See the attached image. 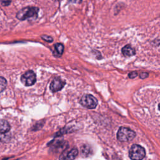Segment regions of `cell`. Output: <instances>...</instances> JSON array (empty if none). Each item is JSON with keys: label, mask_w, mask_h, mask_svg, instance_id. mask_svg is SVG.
<instances>
[{"label": "cell", "mask_w": 160, "mask_h": 160, "mask_svg": "<svg viewBox=\"0 0 160 160\" xmlns=\"http://www.w3.org/2000/svg\"><path fill=\"white\" fill-rule=\"evenodd\" d=\"M38 12L39 8L37 7H25L17 12L16 18L21 21H24L31 18H36Z\"/></svg>", "instance_id": "1"}, {"label": "cell", "mask_w": 160, "mask_h": 160, "mask_svg": "<svg viewBox=\"0 0 160 160\" xmlns=\"http://www.w3.org/2000/svg\"><path fill=\"white\" fill-rule=\"evenodd\" d=\"M136 136L134 131L131 129L122 126L121 127L117 133V138L121 142H128L132 140Z\"/></svg>", "instance_id": "2"}, {"label": "cell", "mask_w": 160, "mask_h": 160, "mask_svg": "<svg viewBox=\"0 0 160 160\" xmlns=\"http://www.w3.org/2000/svg\"><path fill=\"white\" fill-rule=\"evenodd\" d=\"M146 154L145 149L141 146L133 144L129 151V156L131 160H142Z\"/></svg>", "instance_id": "3"}, {"label": "cell", "mask_w": 160, "mask_h": 160, "mask_svg": "<svg viewBox=\"0 0 160 160\" xmlns=\"http://www.w3.org/2000/svg\"><path fill=\"white\" fill-rule=\"evenodd\" d=\"M80 104L88 109H94L98 105V100L91 94L83 95L79 101Z\"/></svg>", "instance_id": "4"}, {"label": "cell", "mask_w": 160, "mask_h": 160, "mask_svg": "<svg viewBox=\"0 0 160 160\" xmlns=\"http://www.w3.org/2000/svg\"><path fill=\"white\" fill-rule=\"evenodd\" d=\"M36 74L31 70L26 71L21 76V81L26 86H30L33 85L36 82Z\"/></svg>", "instance_id": "5"}, {"label": "cell", "mask_w": 160, "mask_h": 160, "mask_svg": "<svg viewBox=\"0 0 160 160\" xmlns=\"http://www.w3.org/2000/svg\"><path fill=\"white\" fill-rule=\"evenodd\" d=\"M65 84H66L65 81L62 80L59 77H57V78H55L51 81L49 86V89L53 92H58L63 88Z\"/></svg>", "instance_id": "6"}, {"label": "cell", "mask_w": 160, "mask_h": 160, "mask_svg": "<svg viewBox=\"0 0 160 160\" xmlns=\"http://www.w3.org/2000/svg\"><path fill=\"white\" fill-rule=\"evenodd\" d=\"M78 154V150L76 148H72L69 151L63 152L59 157V160H74Z\"/></svg>", "instance_id": "7"}, {"label": "cell", "mask_w": 160, "mask_h": 160, "mask_svg": "<svg viewBox=\"0 0 160 160\" xmlns=\"http://www.w3.org/2000/svg\"><path fill=\"white\" fill-rule=\"evenodd\" d=\"M122 53L126 57H130L134 56L136 54V51L129 44H127L122 48Z\"/></svg>", "instance_id": "8"}, {"label": "cell", "mask_w": 160, "mask_h": 160, "mask_svg": "<svg viewBox=\"0 0 160 160\" xmlns=\"http://www.w3.org/2000/svg\"><path fill=\"white\" fill-rule=\"evenodd\" d=\"M11 126L9 122L4 119H0V134H5L9 131Z\"/></svg>", "instance_id": "9"}, {"label": "cell", "mask_w": 160, "mask_h": 160, "mask_svg": "<svg viewBox=\"0 0 160 160\" xmlns=\"http://www.w3.org/2000/svg\"><path fill=\"white\" fill-rule=\"evenodd\" d=\"M64 52V46L61 43H56L54 45L53 54L56 57H60Z\"/></svg>", "instance_id": "10"}, {"label": "cell", "mask_w": 160, "mask_h": 160, "mask_svg": "<svg viewBox=\"0 0 160 160\" xmlns=\"http://www.w3.org/2000/svg\"><path fill=\"white\" fill-rule=\"evenodd\" d=\"M7 81L4 77L0 76V92H2L6 88Z\"/></svg>", "instance_id": "11"}, {"label": "cell", "mask_w": 160, "mask_h": 160, "mask_svg": "<svg viewBox=\"0 0 160 160\" xmlns=\"http://www.w3.org/2000/svg\"><path fill=\"white\" fill-rule=\"evenodd\" d=\"M41 38L44 40L45 41H47L48 42H52L53 41V39L52 37L47 35H43L41 36Z\"/></svg>", "instance_id": "12"}, {"label": "cell", "mask_w": 160, "mask_h": 160, "mask_svg": "<svg viewBox=\"0 0 160 160\" xmlns=\"http://www.w3.org/2000/svg\"><path fill=\"white\" fill-rule=\"evenodd\" d=\"M137 76H138V73H137V72H135V71H132V72L128 74V77L129 78H131V79L134 78Z\"/></svg>", "instance_id": "13"}, {"label": "cell", "mask_w": 160, "mask_h": 160, "mask_svg": "<svg viewBox=\"0 0 160 160\" xmlns=\"http://www.w3.org/2000/svg\"><path fill=\"white\" fill-rule=\"evenodd\" d=\"M140 78L141 79H145L147 77H148V73L147 72H141L140 74V76H139Z\"/></svg>", "instance_id": "14"}, {"label": "cell", "mask_w": 160, "mask_h": 160, "mask_svg": "<svg viewBox=\"0 0 160 160\" xmlns=\"http://www.w3.org/2000/svg\"><path fill=\"white\" fill-rule=\"evenodd\" d=\"M11 3V1H3L1 2V4L2 6H8L9 4Z\"/></svg>", "instance_id": "15"}]
</instances>
